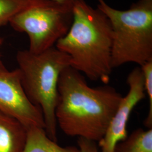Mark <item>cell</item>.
Wrapping results in <instances>:
<instances>
[{
    "mask_svg": "<svg viewBox=\"0 0 152 152\" xmlns=\"http://www.w3.org/2000/svg\"><path fill=\"white\" fill-rule=\"evenodd\" d=\"M58 93L55 117L63 133L96 142L103 138L123 97L110 86L91 87L70 66L60 75Z\"/></svg>",
    "mask_w": 152,
    "mask_h": 152,
    "instance_id": "6da1fadb",
    "label": "cell"
},
{
    "mask_svg": "<svg viewBox=\"0 0 152 152\" xmlns=\"http://www.w3.org/2000/svg\"><path fill=\"white\" fill-rule=\"evenodd\" d=\"M70 58V66L88 79L107 85L112 65V32L108 19L85 0L72 7V22L55 46Z\"/></svg>",
    "mask_w": 152,
    "mask_h": 152,
    "instance_id": "7a4b0ae2",
    "label": "cell"
},
{
    "mask_svg": "<svg viewBox=\"0 0 152 152\" xmlns=\"http://www.w3.org/2000/svg\"><path fill=\"white\" fill-rule=\"evenodd\" d=\"M16 59L23 89L29 100L41 110L47 135L56 142L58 85L61 72L70 66V58L54 46L39 54L19 51Z\"/></svg>",
    "mask_w": 152,
    "mask_h": 152,
    "instance_id": "3957f363",
    "label": "cell"
},
{
    "mask_svg": "<svg viewBox=\"0 0 152 152\" xmlns=\"http://www.w3.org/2000/svg\"><path fill=\"white\" fill-rule=\"evenodd\" d=\"M98 1L112 28L113 68L130 63L140 66L152 60V0H139L126 10Z\"/></svg>",
    "mask_w": 152,
    "mask_h": 152,
    "instance_id": "277c9868",
    "label": "cell"
},
{
    "mask_svg": "<svg viewBox=\"0 0 152 152\" xmlns=\"http://www.w3.org/2000/svg\"><path fill=\"white\" fill-rule=\"evenodd\" d=\"M72 22V8L50 0H34L9 23L16 31L27 34L28 50L39 54L54 47L68 31Z\"/></svg>",
    "mask_w": 152,
    "mask_h": 152,
    "instance_id": "5b68a950",
    "label": "cell"
},
{
    "mask_svg": "<svg viewBox=\"0 0 152 152\" xmlns=\"http://www.w3.org/2000/svg\"><path fill=\"white\" fill-rule=\"evenodd\" d=\"M0 112L18 120L27 129L45 128L42 111L28 98L18 69L9 70L1 60Z\"/></svg>",
    "mask_w": 152,
    "mask_h": 152,
    "instance_id": "8992f818",
    "label": "cell"
},
{
    "mask_svg": "<svg viewBox=\"0 0 152 152\" xmlns=\"http://www.w3.org/2000/svg\"><path fill=\"white\" fill-rule=\"evenodd\" d=\"M127 83L129 92L122 98L104 135L98 142L99 152H113L117 144L127 137V123L132 111L145 98L144 76L140 66L129 73Z\"/></svg>",
    "mask_w": 152,
    "mask_h": 152,
    "instance_id": "52a82bcc",
    "label": "cell"
},
{
    "mask_svg": "<svg viewBox=\"0 0 152 152\" xmlns=\"http://www.w3.org/2000/svg\"><path fill=\"white\" fill-rule=\"evenodd\" d=\"M27 129L18 120L0 112V152H23Z\"/></svg>",
    "mask_w": 152,
    "mask_h": 152,
    "instance_id": "ba28073f",
    "label": "cell"
},
{
    "mask_svg": "<svg viewBox=\"0 0 152 152\" xmlns=\"http://www.w3.org/2000/svg\"><path fill=\"white\" fill-rule=\"evenodd\" d=\"M23 152H80L78 147H61L47 135L44 129L33 127L27 129Z\"/></svg>",
    "mask_w": 152,
    "mask_h": 152,
    "instance_id": "9c48e42d",
    "label": "cell"
},
{
    "mask_svg": "<svg viewBox=\"0 0 152 152\" xmlns=\"http://www.w3.org/2000/svg\"><path fill=\"white\" fill-rule=\"evenodd\" d=\"M113 152H152V129L134 131L117 144Z\"/></svg>",
    "mask_w": 152,
    "mask_h": 152,
    "instance_id": "30bf717a",
    "label": "cell"
},
{
    "mask_svg": "<svg viewBox=\"0 0 152 152\" xmlns=\"http://www.w3.org/2000/svg\"><path fill=\"white\" fill-rule=\"evenodd\" d=\"M34 0H0V26L9 23L12 17Z\"/></svg>",
    "mask_w": 152,
    "mask_h": 152,
    "instance_id": "8fae6325",
    "label": "cell"
},
{
    "mask_svg": "<svg viewBox=\"0 0 152 152\" xmlns=\"http://www.w3.org/2000/svg\"><path fill=\"white\" fill-rule=\"evenodd\" d=\"M143 73L144 88L148 98V112L144 122L148 129H152V60H149L140 66Z\"/></svg>",
    "mask_w": 152,
    "mask_h": 152,
    "instance_id": "7c38bea8",
    "label": "cell"
},
{
    "mask_svg": "<svg viewBox=\"0 0 152 152\" xmlns=\"http://www.w3.org/2000/svg\"><path fill=\"white\" fill-rule=\"evenodd\" d=\"M77 145L80 152H99V149L95 141L79 137Z\"/></svg>",
    "mask_w": 152,
    "mask_h": 152,
    "instance_id": "4fadbf2b",
    "label": "cell"
},
{
    "mask_svg": "<svg viewBox=\"0 0 152 152\" xmlns=\"http://www.w3.org/2000/svg\"><path fill=\"white\" fill-rule=\"evenodd\" d=\"M62 5L72 9V7L77 0H50Z\"/></svg>",
    "mask_w": 152,
    "mask_h": 152,
    "instance_id": "5bb4252c",
    "label": "cell"
},
{
    "mask_svg": "<svg viewBox=\"0 0 152 152\" xmlns=\"http://www.w3.org/2000/svg\"><path fill=\"white\" fill-rule=\"evenodd\" d=\"M1 39H0V45H1Z\"/></svg>",
    "mask_w": 152,
    "mask_h": 152,
    "instance_id": "9a60e30c",
    "label": "cell"
}]
</instances>
